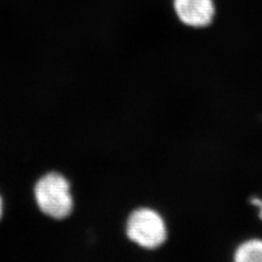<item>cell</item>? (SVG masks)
<instances>
[{"label": "cell", "mask_w": 262, "mask_h": 262, "mask_svg": "<svg viewBox=\"0 0 262 262\" xmlns=\"http://www.w3.org/2000/svg\"><path fill=\"white\" fill-rule=\"evenodd\" d=\"M35 198L41 211L56 220L64 219L73 209L69 183L56 173L49 174L38 182Z\"/></svg>", "instance_id": "6da1fadb"}, {"label": "cell", "mask_w": 262, "mask_h": 262, "mask_svg": "<svg viewBox=\"0 0 262 262\" xmlns=\"http://www.w3.org/2000/svg\"><path fill=\"white\" fill-rule=\"evenodd\" d=\"M2 214V201H1V198H0V216Z\"/></svg>", "instance_id": "8992f818"}, {"label": "cell", "mask_w": 262, "mask_h": 262, "mask_svg": "<svg viewBox=\"0 0 262 262\" xmlns=\"http://www.w3.org/2000/svg\"><path fill=\"white\" fill-rule=\"evenodd\" d=\"M251 202H252V204H253L254 206L257 207L258 208V210H259V217L262 220V200L261 199H259V198H253L252 200H251Z\"/></svg>", "instance_id": "5b68a950"}, {"label": "cell", "mask_w": 262, "mask_h": 262, "mask_svg": "<svg viewBox=\"0 0 262 262\" xmlns=\"http://www.w3.org/2000/svg\"><path fill=\"white\" fill-rule=\"evenodd\" d=\"M237 262H262V240L253 239L241 244L234 255Z\"/></svg>", "instance_id": "277c9868"}, {"label": "cell", "mask_w": 262, "mask_h": 262, "mask_svg": "<svg viewBox=\"0 0 262 262\" xmlns=\"http://www.w3.org/2000/svg\"><path fill=\"white\" fill-rule=\"evenodd\" d=\"M179 19L190 28L208 27L215 16L213 0H174Z\"/></svg>", "instance_id": "3957f363"}, {"label": "cell", "mask_w": 262, "mask_h": 262, "mask_svg": "<svg viewBox=\"0 0 262 262\" xmlns=\"http://www.w3.org/2000/svg\"><path fill=\"white\" fill-rule=\"evenodd\" d=\"M126 234L132 242L151 250L165 242L167 229L158 212L149 208H142L129 215L126 223Z\"/></svg>", "instance_id": "7a4b0ae2"}]
</instances>
